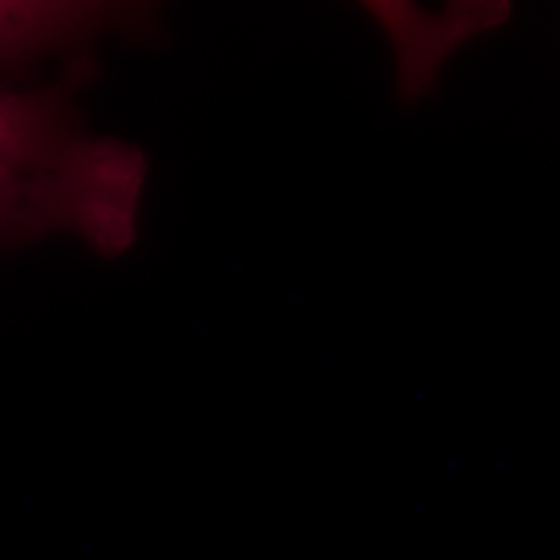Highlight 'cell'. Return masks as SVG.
Here are the masks:
<instances>
[{
	"label": "cell",
	"mask_w": 560,
	"mask_h": 560,
	"mask_svg": "<svg viewBox=\"0 0 560 560\" xmlns=\"http://www.w3.org/2000/svg\"><path fill=\"white\" fill-rule=\"evenodd\" d=\"M90 75L0 88V252L73 237L119 260L138 245L150 159L85 125L75 88Z\"/></svg>",
	"instance_id": "cell-1"
},
{
	"label": "cell",
	"mask_w": 560,
	"mask_h": 560,
	"mask_svg": "<svg viewBox=\"0 0 560 560\" xmlns=\"http://www.w3.org/2000/svg\"><path fill=\"white\" fill-rule=\"evenodd\" d=\"M361 7L388 44L395 94L407 106L432 98L446 67L465 48L499 34L513 20L506 0H455L439 7L368 0Z\"/></svg>",
	"instance_id": "cell-2"
},
{
	"label": "cell",
	"mask_w": 560,
	"mask_h": 560,
	"mask_svg": "<svg viewBox=\"0 0 560 560\" xmlns=\"http://www.w3.org/2000/svg\"><path fill=\"white\" fill-rule=\"evenodd\" d=\"M150 2L119 0H0V71L42 59L90 62L106 38L154 40L161 20Z\"/></svg>",
	"instance_id": "cell-3"
}]
</instances>
